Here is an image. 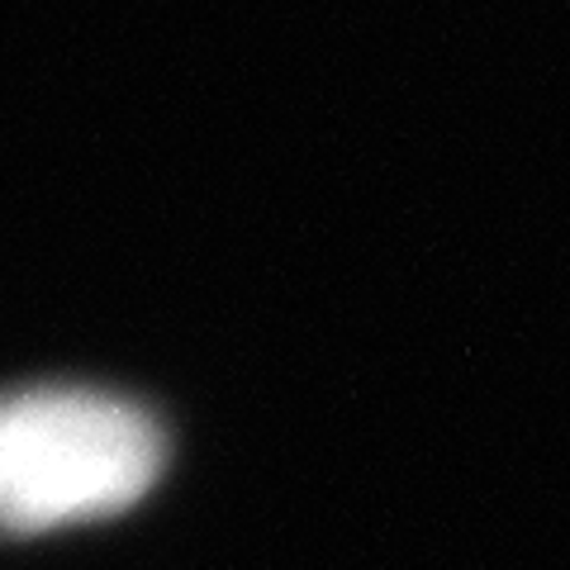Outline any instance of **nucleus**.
Here are the masks:
<instances>
[{"label":"nucleus","mask_w":570,"mask_h":570,"mask_svg":"<svg viewBox=\"0 0 570 570\" xmlns=\"http://www.w3.org/2000/svg\"><path fill=\"white\" fill-rule=\"evenodd\" d=\"M167 471V433L138 400L91 385L0 395V532L33 538L134 509Z\"/></svg>","instance_id":"nucleus-1"}]
</instances>
